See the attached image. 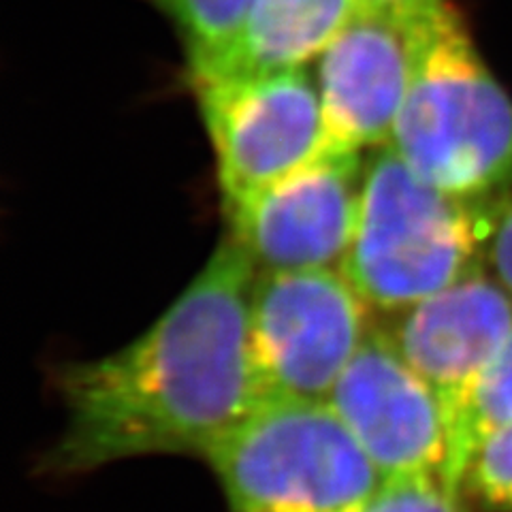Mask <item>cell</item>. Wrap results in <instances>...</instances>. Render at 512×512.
<instances>
[{"instance_id": "6da1fadb", "label": "cell", "mask_w": 512, "mask_h": 512, "mask_svg": "<svg viewBox=\"0 0 512 512\" xmlns=\"http://www.w3.org/2000/svg\"><path fill=\"white\" fill-rule=\"evenodd\" d=\"M259 276L229 235L152 327L111 355L67 363V425L43 459L73 476L148 455H205L263 402L250 346Z\"/></svg>"}, {"instance_id": "7a4b0ae2", "label": "cell", "mask_w": 512, "mask_h": 512, "mask_svg": "<svg viewBox=\"0 0 512 512\" xmlns=\"http://www.w3.org/2000/svg\"><path fill=\"white\" fill-rule=\"evenodd\" d=\"M408 28L412 77L389 146L448 195L487 201L512 186V99L455 5Z\"/></svg>"}, {"instance_id": "3957f363", "label": "cell", "mask_w": 512, "mask_h": 512, "mask_svg": "<svg viewBox=\"0 0 512 512\" xmlns=\"http://www.w3.org/2000/svg\"><path fill=\"white\" fill-rule=\"evenodd\" d=\"M480 203L425 182L389 143L372 150L342 274L384 312L444 291L485 267Z\"/></svg>"}, {"instance_id": "277c9868", "label": "cell", "mask_w": 512, "mask_h": 512, "mask_svg": "<svg viewBox=\"0 0 512 512\" xmlns=\"http://www.w3.org/2000/svg\"><path fill=\"white\" fill-rule=\"evenodd\" d=\"M231 512H363L384 476L329 402L265 399L205 455Z\"/></svg>"}, {"instance_id": "5b68a950", "label": "cell", "mask_w": 512, "mask_h": 512, "mask_svg": "<svg viewBox=\"0 0 512 512\" xmlns=\"http://www.w3.org/2000/svg\"><path fill=\"white\" fill-rule=\"evenodd\" d=\"M372 329L370 303L342 269L259 271L250 346L263 402H327Z\"/></svg>"}, {"instance_id": "8992f818", "label": "cell", "mask_w": 512, "mask_h": 512, "mask_svg": "<svg viewBox=\"0 0 512 512\" xmlns=\"http://www.w3.org/2000/svg\"><path fill=\"white\" fill-rule=\"evenodd\" d=\"M192 90L214 146L224 210L331 152L316 79L303 69Z\"/></svg>"}, {"instance_id": "52a82bcc", "label": "cell", "mask_w": 512, "mask_h": 512, "mask_svg": "<svg viewBox=\"0 0 512 512\" xmlns=\"http://www.w3.org/2000/svg\"><path fill=\"white\" fill-rule=\"evenodd\" d=\"M327 402L384 480L438 476L455 489L451 419L382 329L367 335Z\"/></svg>"}, {"instance_id": "ba28073f", "label": "cell", "mask_w": 512, "mask_h": 512, "mask_svg": "<svg viewBox=\"0 0 512 512\" xmlns=\"http://www.w3.org/2000/svg\"><path fill=\"white\" fill-rule=\"evenodd\" d=\"M365 160L329 152L227 207L231 237L256 271L340 269L355 237Z\"/></svg>"}, {"instance_id": "9c48e42d", "label": "cell", "mask_w": 512, "mask_h": 512, "mask_svg": "<svg viewBox=\"0 0 512 512\" xmlns=\"http://www.w3.org/2000/svg\"><path fill=\"white\" fill-rule=\"evenodd\" d=\"M395 314L382 333L434 389L455 436L480 378L512 333V295L483 267Z\"/></svg>"}, {"instance_id": "30bf717a", "label": "cell", "mask_w": 512, "mask_h": 512, "mask_svg": "<svg viewBox=\"0 0 512 512\" xmlns=\"http://www.w3.org/2000/svg\"><path fill=\"white\" fill-rule=\"evenodd\" d=\"M412 32L361 11L316 60V88L331 152L387 146L410 88Z\"/></svg>"}, {"instance_id": "8fae6325", "label": "cell", "mask_w": 512, "mask_h": 512, "mask_svg": "<svg viewBox=\"0 0 512 512\" xmlns=\"http://www.w3.org/2000/svg\"><path fill=\"white\" fill-rule=\"evenodd\" d=\"M361 13L359 0H259L233 43L190 86L306 69Z\"/></svg>"}, {"instance_id": "7c38bea8", "label": "cell", "mask_w": 512, "mask_h": 512, "mask_svg": "<svg viewBox=\"0 0 512 512\" xmlns=\"http://www.w3.org/2000/svg\"><path fill=\"white\" fill-rule=\"evenodd\" d=\"M178 32L188 73L220 56L244 28L259 0H150Z\"/></svg>"}, {"instance_id": "4fadbf2b", "label": "cell", "mask_w": 512, "mask_h": 512, "mask_svg": "<svg viewBox=\"0 0 512 512\" xmlns=\"http://www.w3.org/2000/svg\"><path fill=\"white\" fill-rule=\"evenodd\" d=\"M512 423V333L500 355L480 378L453 436V485L459 491L463 463L474 444L489 431ZM461 498V495H459Z\"/></svg>"}, {"instance_id": "5bb4252c", "label": "cell", "mask_w": 512, "mask_h": 512, "mask_svg": "<svg viewBox=\"0 0 512 512\" xmlns=\"http://www.w3.org/2000/svg\"><path fill=\"white\" fill-rule=\"evenodd\" d=\"M461 502L483 512H512V423L480 438L463 463Z\"/></svg>"}, {"instance_id": "9a60e30c", "label": "cell", "mask_w": 512, "mask_h": 512, "mask_svg": "<svg viewBox=\"0 0 512 512\" xmlns=\"http://www.w3.org/2000/svg\"><path fill=\"white\" fill-rule=\"evenodd\" d=\"M363 512H463V502L438 476H404L384 480Z\"/></svg>"}, {"instance_id": "2e32d148", "label": "cell", "mask_w": 512, "mask_h": 512, "mask_svg": "<svg viewBox=\"0 0 512 512\" xmlns=\"http://www.w3.org/2000/svg\"><path fill=\"white\" fill-rule=\"evenodd\" d=\"M483 210V263L512 295V186L480 203Z\"/></svg>"}, {"instance_id": "e0dca14e", "label": "cell", "mask_w": 512, "mask_h": 512, "mask_svg": "<svg viewBox=\"0 0 512 512\" xmlns=\"http://www.w3.org/2000/svg\"><path fill=\"white\" fill-rule=\"evenodd\" d=\"M361 11L391 18L399 24L410 26L431 18L446 7H451V0H359Z\"/></svg>"}]
</instances>
